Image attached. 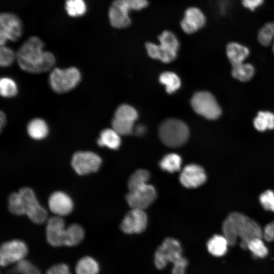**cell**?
Listing matches in <instances>:
<instances>
[{"instance_id": "31", "label": "cell", "mask_w": 274, "mask_h": 274, "mask_svg": "<svg viewBox=\"0 0 274 274\" xmlns=\"http://www.w3.org/2000/svg\"><path fill=\"white\" fill-rule=\"evenodd\" d=\"M149 178L150 174L147 170L143 169L136 170L129 179L128 182L129 190L147 184Z\"/></svg>"}, {"instance_id": "21", "label": "cell", "mask_w": 274, "mask_h": 274, "mask_svg": "<svg viewBox=\"0 0 274 274\" xmlns=\"http://www.w3.org/2000/svg\"><path fill=\"white\" fill-rule=\"evenodd\" d=\"M27 131L32 139L41 140L48 134L49 128L46 122L41 118H35L30 121L27 126Z\"/></svg>"}, {"instance_id": "32", "label": "cell", "mask_w": 274, "mask_h": 274, "mask_svg": "<svg viewBox=\"0 0 274 274\" xmlns=\"http://www.w3.org/2000/svg\"><path fill=\"white\" fill-rule=\"evenodd\" d=\"M18 88L16 82L9 77H3L0 80V92L4 97H12L17 93Z\"/></svg>"}, {"instance_id": "23", "label": "cell", "mask_w": 274, "mask_h": 274, "mask_svg": "<svg viewBox=\"0 0 274 274\" xmlns=\"http://www.w3.org/2000/svg\"><path fill=\"white\" fill-rule=\"evenodd\" d=\"M85 232L79 224H73L66 228L64 246H74L80 244L83 239Z\"/></svg>"}, {"instance_id": "28", "label": "cell", "mask_w": 274, "mask_h": 274, "mask_svg": "<svg viewBox=\"0 0 274 274\" xmlns=\"http://www.w3.org/2000/svg\"><path fill=\"white\" fill-rule=\"evenodd\" d=\"M160 82L165 86L167 92L172 93L178 90L181 86L179 77L174 73L166 72L159 77Z\"/></svg>"}, {"instance_id": "29", "label": "cell", "mask_w": 274, "mask_h": 274, "mask_svg": "<svg viewBox=\"0 0 274 274\" xmlns=\"http://www.w3.org/2000/svg\"><path fill=\"white\" fill-rule=\"evenodd\" d=\"M138 118V113L132 107L122 105L116 110L114 119L127 122L134 123Z\"/></svg>"}, {"instance_id": "38", "label": "cell", "mask_w": 274, "mask_h": 274, "mask_svg": "<svg viewBox=\"0 0 274 274\" xmlns=\"http://www.w3.org/2000/svg\"><path fill=\"white\" fill-rule=\"evenodd\" d=\"M259 200L263 208L267 211L274 212V192L268 190L262 193Z\"/></svg>"}, {"instance_id": "30", "label": "cell", "mask_w": 274, "mask_h": 274, "mask_svg": "<svg viewBox=\"0 0 274 274\" xmlns=\"http://www.w3.org/2000/svg\"><path fill=\"white\" fill-rule=\"evenodd\" d=\"M64 8L68 15L72 17L84 15L87 10L84 0H65Z\"/></svg>"}, {"instance_id": "45", "label": "cell", "mask_w": 274, "mask_h": 274, "mask_svg": "<svg viewBox=\"0 0 274 274\" xmlns=\"http://www.w3.org/2000/svg\"><path fill=\"white\" fill-rule=\"evenodd\" d=\"M145 131V128L142 125H139L135 129L136 134H141L143 133Z\"/></svg>"}, {"instance_id": "35", "label": "cell", "mask_w": 274, "mask_h": 274, "mask_svg": "<svg viewBox=\"0 0 274 274\" xmlns=\"http://www.w3.org/2000/svg\"><path fill=\"white\" fill-rule=\"evenodd\" d=\"M16 59V53L10 48L5 45L1 46L0 47V65L3 67H7Z\"/></svg>"}, {"instance_id": "8", "label": "cell", "mask_w": 274, "mask_h": 274, "mask_svg": "<svg viewBox=\"0 0 274 274\" xmlns=\"http://www.w3.org/2000/svg\"><path fill=\"white\" fill-rule=\"evenodd\" d=\"M24 25L20 17L16 14L3 12L0 14V45H5L6 42L18 41L23 36Z\"/></svg>"}, {"instance_id": "33", "label": "cell", "mask_w": 274, "mask_h": 274, "mask_svg": "<svg viewBox=\"0 0 274 274\" xmlns=\"http://www.w3.org/2000/svg\"><path fill=\"white\" fill-rule=\"evenodd\" d=\"M248 249L256 257L264 258L268 253V249L262 238L257 237L251 240L248 244Z\"/></svg>"}, {"instance_id": "6", "label": "cell", "mask_w": 274, "mask_h": 274, "mask_svg": "<svg viewBox=\"0 0 274 274\" xmlns=\"http://www.w3.org/2000/svg\"><path fill=\"white\" fill-rule=\"evenodd\" d=\"M189 135V129L183 121L169 119L160 125L159 135L162 143L170 147H177L185 144Z\"/></svg>"}, {"instance_id": "4", "label": "cell", "mask_w": 274, "mask_h": 274, "mask_svg": "<svg viewBox=\"0 0 274 274\" xmlns=\"http://www.w3.org/2000/svg\"><path fill=\"white\" fill-rule=\"evenodd\" d=\"M148 5V0H113L108 11L111 25L117 29L128 27L131 23L129 12L142 10Z\"/></svg>"}, {"instance_id": "22", "label": "cell", "mask_w": 274, "mask_h": 274, "mask_svg": "<svg viewBox=\"0 0 274 274\" xmlns=\"http://www.w3.org/2000/svg\"><path fill=\"white\" fill-rule=\"evenodd\" d=\"M228 246V242L223 235H215L207 243L209 252L217 257L223 256L226 253Z\"/></svg>"}, {"instance_id": "42", "label": "cell", "mask_w": 274, "mask_h": 274, "mask_svg": "<svg viewBox=\"0 0 274 274\" xmlns=\"http://www.w3.org/2000/svg\"><path fill=\"white\" fill-rule=\"evenodd\" d=\"M263 237L267 242L274 240V221L265 226L263 231Z\"/></svg>"}, {"instance_id": "11", "label": "cell", "mask_w": 274, "mask_h": 274, "mask_svg": "<svg viewBox=\"0 0 274 274\" xmlns=\"http://www.w3.org/2000/svg\"><path fill=\"white\" fill-rule=\"evenodd\" d=\"M102 160L96 153L91 151H79L72 158V166L77 174L84 175L96 172Z\"/></svg>"}, {"instance_id": "12", "label": "cell", "mask_w": 274, "mask_h": 274, "mask_svg": "<svg viewBox=\"0 0 274 274\" xmlns=\"http://www.w3.org/2000/svg\"><path fill=\"white\" fill-rule=\"evenodd\" d=\"M156 197L155 188L148 183L129 190L126 196V201L131 208L144 210L154 202Z\"/></svg>"}, {"instance_id": "18", "label": "cell", "mask_w": 274, "mask_h": 274, "mask_svg": "<svg viewBox=\"0 0 274 274\" xmlns=\"http://www.w3.org/2000/svg\"><path fill=\"white\" fill-rule=\"evenodd\" d=\"M50 210L58 216H66L73 209V202L67 194L61 191H56L50 196L48 199Z\"/></svg>"}, {"instance_id": "26", "label": "cell", "mask_w": 274, "mask_h": 274, "mask_svg": "<svg viewBox=\"0 0 274 274\" xmlns=\"http://www.w3.org/2000/svg\"><path fill=\"white\" fill-rule=\"evenodd\" d=\"M182 159L179 155L170 153L162 158L159 162V166L163 170L174 173L180 169Z\"/></svg>"}, {"instance_id": "37", "label": "cell", "mask_w": 274, "mask_h": 274, "mask_svg": "<svg viewBox=\"0 0 274 274\" xmlns=\"http://www.w3.org/2000/svg\"><path fill=\"white\" fill-rule=\"evenodd\" d=\"M13 272L19 274H41L29 262L24 260L17 262Z\"/></svg>"}, {"instance_id": "25", "label": "cell", "mask_w": 274, "mask_h": 274, "mask_svg": "<svg viewBox=\"0 0 274 274\" xmlns=\"http://www.w3.org/2000/svg\"><path fill=\"white\" fill-rule=\"evenodd\" d=\"M254 68L249 63H242L232 66V76L242 82L250 80L254 74Z\"/></svg>"}, {"instance_id": "16", "label": "cell", "mask_w": 274, "mask_h": 274, "mask_svg": "<svg viewBox=\"0 0 274 274\" xmlns=\"http://www.w3.org/2000/svg\"><path fill=\"white\" fill-rule=\"evenodd\" d=\"M206 21V16L200 9L191 7L185 10L180 26L185 33L192 34L202 28Z\"/></svg>"}, {"instance_id": "19", "label": "cell", "mask_w": 274, "mask_h": 274, "mask_svg": "<svg viewBox=\"0 0 274 274\" xmlns=\"http://www.w3.org/2000/svg\"><path fill=\"white\" fill-rule=\"evenodd\" d=\"M226 51L227 57L232 66L243 63L250 53L247 47L234 42H230L227 45Z\"/></svg>"}, {"instance_id": "7", "label": "cell", "mask_w": 274, "mask_h": 274, "mask_svg": "<svg viewBox=\"0 0 274 274\" xmlns=\"http://www.w3.org/2000/svg\"><path fill=\"white\" fill-rule=\"evenodd\" d=\"M81 75L79 70L75 67L67 68H54L50 74L49 84L56 93H63L75 88L80 83Z\"/></svg>"}, {"instance_id": "10", "label": "cell", "mask_w": 274, "mask_h": 274, "mask_svg": "<svg viewBox=\"0 0 274 274\" xmlns=\"http://www.w3.org/2000/svg\"><path fill=\"white\" fill-rule=\"evenodd\" d=\"M194 111L207 119L215 120L221 114V109L214 96L207 91H199L191 100Z\"/></svg>"}, {"instance_id": "24", "label": "cell", "mask_w": 274, "mask_h": 274, "mask_svg": "<svg viewBox=\"0 0 274 274\" xmlns=\"http://www.w3.org/2000/svg\"><path fill=\"white\" fill-rule=\"evenodd\" d=\"M99 270L98 263L89 256L80 259L75 267L76 274H97Z\"/></svg>"}, {"instance_id": "27", "label": "cell", "mask_w": 274, "mask_h": 274, "mask_svg": "<svg viewBox=\"0 0 274 274\" xmlns=\"http://www.w3.org/2000/svg\"><path fill=\"white\" fill-rule=\"evenodd\" d=\"M253 123L255 128L260 131L272 129L274 128V114L269 112H259Z\"/></svg>"}, {"instance_id": "20", "label": "cell", "mask_w": 274, "mask_h": 274, "mask_svg": "<svg viewBox=\"0 0 274 274\" xmlns=\"http://www.w3.org/2000/svg\"><path fill=\"white\" fill-rule=\"evenodd\" d=\"M120 135L113 128L103 130L100 133L97 143L100 147H106L112 150L117 149L120 145Z\"/></svg>"}, {"instance_id": "9", "label": "cell", "mask_w": 274, "mask_h": 274, "mask_svg": "<svg viewBox=\"0 0 274 274\" xmlns=\"http://www.w3.org/2000/svg\"><path fill=\"white\" fill-rule=\"evenodd\" d=\"M180 242L172 237L165 238L154 254V261L158 269L164 268L169 263H173L183 256Z\"/></svg>"}, {"instance_id": "15", "label": "cell", "mask_w": 274, "mask_h": 274, "mask_svg": "<svg viewBox=\"0 0 274 274\" xmlns=\"http://www.w3.org/2000/svg\"><path fill=\"white\" fill-rule=\"evenodd\" d=\"M66 228L64 222L60 216L50 218L47 222L46 238L50 245L54 247L64 246Z\"/></svg>"}, {"instance_id": "2", "label": "cell", "mask_w": 274, "mask_h": 274, "mask_svg": "<svg viewBox=\"0 0 274 274\" xmlns=\"http://www.w3.org/2000/svg\"><path fill=\"white\" fill-rule=\"evenodd\" d=\"M222 229L229 246L235 245L239 238L240 246L243 249H247L248 243L252 239L263 237L260 226L248 216L238 212L228 215L223 222Z\"/></svg>"}, {"instance_id": "1", "label": "cell", "mask_w": 274, "mask_h": 274, "mask_svg": "<svg viewBox=\"0 0 274 274\" xmlns=\"http://www.w3.org/2000/svg\"><path fill=\"white\" fill-rule=\"evenodd\" d=\"M44 43L38 36H32L23 42L16 52L19 67L30 73L48 71L54 65L55 57L53 53L44 51Z\"/></svg>"}, {"instance_id": "40", "label": "cell", "mask_w": 274, "mask_h": 274, "mask_svg": "<svg viewBox=\"0 0 274 274\" xmlns=\"http://www.w3.org/2000/svg\"><path fill=\"white\" fill-rule=\"evenodd\" d=\"M46 274H72L68 266L65 264H58L51 267Z\"/></svg>"}, {"instance_id": "36", "label": "cell", "mask_w": 274, "mask_h": 274, "mask_svg": "<svg viewBox=\"0 0 274 274\" xmlns=\"http://www.w3.org/2000/svg\"><path fill=\"white\" fill-rule=\"evenodd\" d=\"M134 123L125 122L114 118L112 121V128L120 135L130 134L133 130Z\"/></svg>"}, {"instance_id": "43", "label": "cell", "mask_w": 274, "mask_h": 274, "mask_svg": "<svg viewBox=\"0 0 274 274\" xmlns=\"http://www.w3.org/2000/svg\"><path fill=\"white\" fill-rule=\"evenodd\" d=\"M233 0H217L220 13L225 15Z\"/></svg>"}, {"instance_id": "46", "label": "cell", "mask_w": 274, "mask_h": 274, "mask_svg": "<svg viewBox=\"0 0 274 274\" xmlns=\"http://www.w3.org/2000/svg\"><path fill=\"white\" fill-rule=\"evenodd\" d=\"M270 23H271V25L272 33H273V46H272V50L274 53V21L270 22Z\"/></svg>"}, {"instance_id": "39", "label": "cell", "mask_w": 274, "mask_h": 274, "mask_svg": "<svg viewBox=\"0 0 274 274\" xmlns=\"http://www.w3.org/2000/svg\"><path fill=\"white\" fill-rule=\"evenodd\" d=\"M172 274H186V269L188 265V260L182 256L173 263Z\"/></svg>"}, {"instance_id": "44", "label": "cell", "mask_w": 274, "mask_h": 274, "mask_svg": "<svg viewBox=\"0 0 274 274\" xmlns=\"http://www.w3.org/2000/svg\"><path fill=\"white\" fill-rule=\"evenodd\" d=\"M7 120L6 116L3 112L1 111L0 114V129L2 130L6 125Z\"/></svg>"}, {"instance_id": "3", "label": "cell", "mask_w": 274, "mask_h": 274, "mask_svg": "<svg viewBox=\"0 0 274 274\" xmlns=\"http://www.w3.org/2000/svg\"><path fill=\"white\" fill-rule=\"evenodd\" d=\"M8 207L12 213L25 215L35 223L41 224L47 219V211L40 204L33 190L28 187L10 194Z\"/></svg>"}, {"instance_id": "17", "label": "cell", "mask_w": 274, "mask_h": 274, "mask_svg": "<svg viewBox=\"0 0 274 274\" xmlns=\"http://www.w3.org/2000/svg\"><path fill=\"white\" fill-rule=\"evenodd\" d=\"M206 180L204 170L196 164H189L185 166L180 175L181 183L189 188L198 187L204 184Z\"/></svg>"}, {"instance_id": "13", "label": "cell", "mask_w": 274, "mask_h": 274, "mask_svg": "<svg viewBox=\"0 0 274 274\" xmlns=\"http://www.w3.org/2000/svg\"><path fill=\"white\" fill-rule=\"evenodd\" d=\"M28 249L24 242L14 239L3 243L0 249V264L3 266L18 262L26 256Z\"/></svg>"}, {"instance_id": "41", "label": "cell", "mask_w": 274, "mask_h": 274, "mask_svg": "<svg viewBox=\"0 0 274 274\" xmlns=\"http://www.w3.org/2000/svg\"><path fill=\"white\" fill-rule=\"evenodd\" d=\"M264 0H241L242 5L245 8L254 11L256 9L261 6Z\"/></svg>"}, {"instance_id": "5", "label": "cell", "mask_w": 274, "mask_h": 274, "mask_svg": "<svg viewBox=\"0 0 274 274\" xmlns=\"http://www.w3.org/2000/svg\"><path fill=\"white\" fill-rule=\"evenodd\" d=\"M159 44L147 42L145 46L147 53L153 59L164 63H169L175 59L179 48V42L176 35L165 30L158 37Z\"/></svg>"}, {"instance_id": "34", "label": "cell", "mask_w": 274, "mask_h": 274, "mask_svg": "<svg viewBox=\"0 0 274 274\" xmlns=\"http://www.w3.org/2000/svg\"><path fill=\"white\" fill-rule=\"evenodd\" d=\"M257 39L262 46L267 47L273 42V33L270 22L265 23L258 30Z\"/></svg>"}, {"instance_id": "14", "label": "cell", "mask_w": 274, "mask_h": 274, "mask_svg": "<svg viewBox=\"0 0 274 274\" xmlns=\"http://www.w3.org/2000/svg\"><path fill=\"white\" fill-rule=\"evenodd\" d=\"M147 224V216L144 210L131 208L125 216L120 228L125 233H140L145 230Z\"/></svg>"}]
</instances>
